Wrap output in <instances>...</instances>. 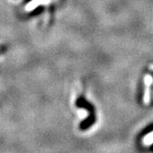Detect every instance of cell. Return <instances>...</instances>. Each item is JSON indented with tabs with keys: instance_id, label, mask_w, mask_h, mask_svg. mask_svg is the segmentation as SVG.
Returning a JSON list of instances; mask_svg holds the SVG:
<instances>
[{
	"instance_id": "cell-1",
	"label": "cell",
	"mask_w": 153,
	"mask_h": 153,
	"mask_svg": "<svg viewBox=\"0 0 153 153\" xmlns=\"http://www.w3.org/2000/svg\"><path fill=\"white\" fill-rule=\"evenodd\" d=\"M50 1V0H32L31 2H30L27 7H26V10L27 11H30V10H32L33 8H35L36 7H38L39 5H45L47 4L48 2Z\"/></svg>"
}]
</instances>
